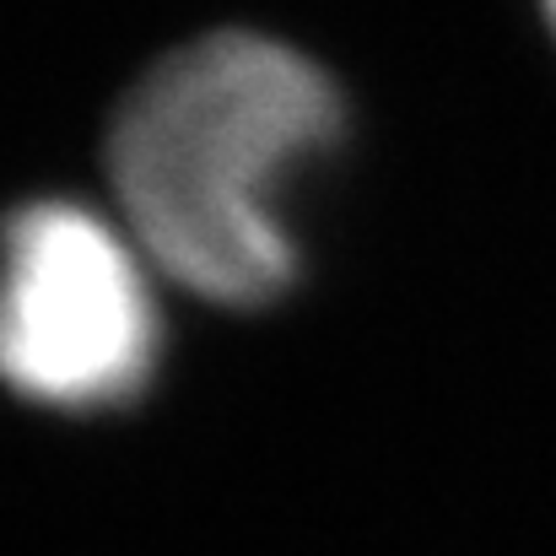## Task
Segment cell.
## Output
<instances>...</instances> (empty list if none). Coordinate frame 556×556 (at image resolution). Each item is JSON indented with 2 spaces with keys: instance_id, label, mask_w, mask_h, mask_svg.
Listing matches in <instances>:
<instances>
[{
  "instance_id": "6da1fadb",
  "label": "cell",
  "mask_w": 556,
  "mask_h": 556,
  "mask_svg": "<svg viewBox=\"0 0 556 556\" xmlns=\"http://www.w3.org/2000/svg\"><path fill=\"white\" fill-rule=\"evenodd\" d=\"M341 136L336 81L281 38L211 33L157 60L114 114L109 185L152 270L260 308L298 276L292 179Z\"/></svg>"
},
{
  "instance_id": "7a4b0ae2",
  "label": "cell",
  "mask_w": 556,
  "mask_h": 556,
  "mask_svg": "<svg viewBox=\"0 0 556 556\" xmlns=\"http://www.w3.org/2000/svg\"><path fill=\"white\" fill-rule=\"evenodd\" d=\"M163 352L152 260L81 200L16 205L0 227V383L49 410L130 405Z\"/></svg>"
},
{
  "instance_id": "3957f363",
  "label": "cell",
  "mask_w": 556,
  "mask_h": 556,
  "mask_svg": "<svg viewBox=\"0 0 556 556\" xmlns=\"http://www.w3.org/2000/svg\"><path fill=\"white\" fill-rule=\"evenodd\" d=\"M546 16H552V27H556V0H546Z\"/></svg>"
}]
</instances>
